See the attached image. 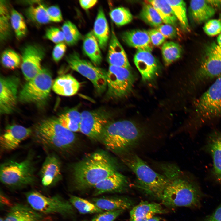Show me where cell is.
I'll return each instance as SVG.
<instances>
[{
  "mask_svg": "<svg viewBox=\"0 0 221 221\" xmlns=\"http://www.w3.org/2000/svg\"><path fill=\"white\" fill-rule=\"evenodd\" d=\"M165 176L168 180L161 200L169 207H199L203 194L195 184L179 178V171L176 168L167 166Z\"/></svg>",
  "mask_w": 221,
  "mask_h": 221,
  "instance_id": "1",
  "label": "cell"
},
{
  "mask_svg": "<svg viewBox=\"0 0 221 221\" xmlns=\"http://www.w3.org/2000/svg\"><path fill=\"white\" fill-rule=\"evenodd\" d=\"M116 171L115 165L107 155L103 152L94 153L74 166V183L79 190L94 188L100 181Z\"/></svg>",
  "mask_w": 221,
  "mask_h": 221,
  "instance_id": "2",
  "label": "cell"
},
{
  "mask_svg": "<svg viewBox=\"0 0 221 221\" xmlns=\"http://www.w3.org/2000/svg\"><path fill=\"white\" fill-rule=\"evenodd\" d=\"M144 133L140 127L130 121L110 122L103 129L99 139L108 149L121 153L137 145Z\"/></svg>",
  "mask_w": 221,
  "mask_h": 221,
  "instance_id": "3",
  "label": "cell"
},
{
  "mask_svg": "<svg viewBox=\"0 0 221 221\" xmlns=\"http://www.w3.org/2000/svg\"><path fill=\"white\" fill-rule=\"evenodd\" d=\"M34 137L44 146L59 152L66 151L74 144L76 138L73 132L62 126L57 119L42 120L36 125Z\"/></svg>",
  "mask_w": 221,
  "mask_h": 221,
  "instance_id": "4",
  "label": "cell"
},
{
  "mask_svg": "<svg viewBox=\"0 0 221 221\" xmlns=\"http://www.w3.org/2000/svg\"><path fill=\"white\" fill-rule=\"evenodd\" d=\"M126 160L136 175L138 187L146 194L161 200L167 178L154 171L136 155H131Z\"/></svg>",
  "mask_w": 221,
  "mask_h": 221,
  "instance_id": "5",
  "label": "cell"
},
{
  "mask_svg": "<svg viewBox=\"0 0 221 221\" xmlns=\"http://www.w3.org/2000/svg\"><path fill=\"white\" fill-rule=\"evenodd\" d=\"M0 180L6 186L19 188L34 184L36 182L33 160L28 157L20 161L9 160L0 166Z\"/></svg>",
  "mask_w": 221,
  "mask_h": 221,
  "instance_id": "6",
  "label": "cell"
},
{
  "mask_svg": "<svg viewBox=\"0 0 221 221\" xmlns=\"http://www.w3.org/2000/svg\"><path fill=\"white\" fill-rule=\"evenodd\" d=\"M25 195L29 205L41 214H59L64 216L74 214V207L70 202L59 195L48 196L36 191L27 192Z\"/></svg>",
  "mask_w": 221,
  "mask_h": 221,
  "instance_id": "7",
  "label": "cell"
},
{
  "mask_svg": "<svg viewBox=\"0 0 221 221\" xmlns=\"http://www.w3.org/2000/svg\"><path fill=\"white\" fill-rule=\"evenodd\" d=\"M52 84L49 71L42 68L36 76L28 81L23 87L19 95V99L24 103H43L48 98Z\"/></svg>",
  "mask_w": 221,
  "mask_h": 221,
  "instance_id": "8",
  "label": "cell"
},
{
  "mask_svg": "<svg viewBox=\"0 0 221 221\" xmlns=\"http://www.w3.org/2000/svg\"><path fill=\"white\" fill-rule=\"evenodd\" d=\"M134 81L130 69L109 65L107 73V96L114 100L125 97L131 92Z\"/></svg>",
  "mask_w": 221,
  "mask_h": 221,
  "instance_id": "9",
  "label": "cell"
},
{
  "mask_svg": "<svg viewBox=\"0 0 221 221\" xmlns=\"http://www.w3.org/2000/svg\"><path fill=\"white\" fill-rule=\"evenodd\" d=\"M69 66L90 81L99 93L107 88V72L90 62L81 58L76 52L69 54L66 58Z\"/></svg>",
  "mask_w": 221,
  "mask_h": 221,
  "instance_id": "10",
  "label": "cell"
},
{
  "mask_svg": "<svg viewBox=\"0 0 221 221\" xmlns=\"http://www.w3.org/2000/svg\"><path fill=\"white\" fill-rule=\"evenodd\" d=\"M196 111L202 118L210 119L221 115V75L195 103Z\"/></svg>",
  "mask_w": 221,
  "mask_h": 221,
  "instance_id": "11",
  "label": "cell"
},
{
  "mask_svg": "<svg viewBox=\"0 0 221 221\" xmlns=\"http://www.w3.org/2000/svg\"><path fill=\"white\" fill-rule=\"evenodd\" d=\"M110 119V115L103 110L83 111L81 113L79 132L92 139H99Z\"/></svg>",
  "mask_w": 221,
  "mask_h": 221,
  "instance_id": "12",
  "label": "cell"
},
{
  "mask_svg": "<svg viewBox=\"0 0 221 221\" xmlns=\"http://www.w3.org/2000/svg\"><path fill=\"white\" fill-rule=\"evenodd\" d=\"M45 55L44 49L37 45H27L22 49L21 68L27 81L34 78L41 70V62Z\"/></svg>",
  "mask_w": 221,
  "mask_h": 221,
  "instance_id": "13",
  "label": "cell"
},
{
  "mask_svg": "<svg viewBox=\"0 0 221 221\" xmlns=\"http://www.w3.org/2000/svg\"><path fill=\"white\" fill-rule=\"evenodd\" d=\"M19 79L14 76L0 78V110L2 114L12 112L16 105Z\"/></svg>",
  "mask_w": 221,
  "mask_h": 221,
  "instance_id": "14",
  "label": "cell"
},
{
  "mask_svg": "<svg viewBox=\"0 0 221 221\" xmlns=\"http://www.w3.org/2000/svg\"><path fill=\"white\" fill-rule=\"evenodd\" d=\"M198 72L200 79L215 77L221 75V49L214 43L207 48Z\"/></svg>",
  "mask_w": 221,
  "mask_h": 221,
  "instance_id": "15",
  "label": "cell"
},
{
  "mask_svg": "<svg viewBox=\"0 0 221 221\" xmlns=\"http://www.w3.org/2000/svg\"><path fill=\"white\" fill-rule=\"evenodd\" d=\"M32 133L29 128L17 124L9 125L1 135V148L5 151L14 150Z\"/></svg>",
  "mask_w": 221,
  "mask_h": 221,
  "instance_id": "16",
  "label": "cell"
},
{
  "mask_svg": "<svg viewBox=\"0 0 221 221\" xmlns=\"http://www.w3.org/2000/svg\"><path fill=\"white\" fill-rule=\"evenodd\" d=\"M134 60L144 81L149 82L157 76L159 69L158 65L150 52L137 50Z\"/></svg>",
  "mask_w": 221,
  "mask_h": 221,
  "instance_id": "17",
  "label": "cell"
},
{
  "mask_svg": "<svg viewBox=\"0 0 221 221\" xmlns=\"http://www.w3.org/2000/svg\"><path fill=\"white\" fill-rule=\"evenodd\" d=\"M42 184L48 187L56 184L62 177L60 161L56 155H48L44 162L40 171Z\"/></svg>",
  "mask_w": 221,
  "mask_h": 221,
  "instance_id": "18",
  "label": "cell"
},
{
  "mask_svg": "<svg viewBox=\"0 0 221 221\" xmlns=\"http://www.w3.org/2000/svg\"><path fill=\"white\" fill-rule=\"evenodd\" d=\"M128 181L123 175L116 171L98 183L94 187V195L107 193L123 192L127 186Z\"/></svg>",
  "mask_w": 221,
  "mask_h": 221,
  "instance_id": "19",
  "label": "cell"
},
{
  "mask_svg": "<svg viewBox=\"0 0 221 221\" xmlns=\"http://www.w3.org/2000/svg\"><path fill=\"white\" fill-rule=\"evenodd\" d=\"M110 65L130 69L126 54L118 40L113 27L109 43L107 57Z\"/></svg>",
  "mask_w": 221,
  "mask_h": 221,
  "instance_id": "20",
  "label": "cell"
},
{
  "mask_svg": "<svg viewBox=\"0 0 221 221\" xmlns=\"http://www.w3.org/2000/svg\"><path fill=\"white\" fill-rule=\"evenodd\" d=\"M42 214L29 205L17 203L10 208L4 221H43Z\"/></svg>",
  "mask_w": 221,
  "mask_h": 221,
  "instance_id": "21",
  "label": "cell"
},
{
  "mask_svg": "<svg viewBox=\"0 0 221 221\" xmlns=\"http://www.w3.org/2000/svg\"><path fill=\"white\" fill-rule=\"evenodd\" d=\"M123 41L128 45L138 50L151 52L153 45L148 32L144 30L134 29L126 31L121 35Z\"/></svg>",
  "mask_w": 221,
  "mask_h": 221,
  "instance_id": "22",
  "label": "cell"
},
{
  "mask_svg": "<svg viewBox=\"0 0 221 221\" xmlns=\"http://www.w3.org/2000/svg\"><path fill=\"white\" fill-rule=\"evenodd\" d=\"M165 211L159 204L142 201L130 210V221H148L157 214L164 213Z\"/></svg>",
  "mask_w": 221,
  "mask_h": 221,
  "instance_id": "23",
  "label": "cell"
},
{
  "mask_svg": "<svg viewBox=\"0 0 221 221\" xmlns=\"http://www.w3.org/2000/svg\"><path fill=\"white\" fill-rule=\"evenodd\" d=\"M80 87L79 82L70 74L57 77L52 84V89L57 94L69 96L76 94Z\"/></svg>",
  "mask_w": 221,
  "mask_h": 221,
  "instance_id": "24",
  "label": "cell"
},
{
  "mask_svg": "<svg viewBox=\"0 0 221 221\" xmlns=\"http://www.w3.org/2000/svg\"><path fill=\"white\" fill-rule=\"evenodd\" d=\"M91 202L100 209L106 211H125L130 208L133 204L130 199L121 197L95 198L92 199Z\"/></svg>",
  "mask_w": 221,
  "mask_h": 221,
  "instance_id": "25",
  "label": "cell"
},
{
  "mask_svg": "<svg viewBox=\"0 0 221 221\" xmlns=\"http://www.w3.org/2000/svg\"><path fill=\"white\" fill-rule=\"evenodd\" d=\"M190 13L192 21L195 24H199L211 17L215 14V10L206 0H191Z\"/></svg>",
  "mask_w": 221,
  "mask_h": 221,
  "instance_id": "26",
  "label": "cell"
},
{
  "mask_svg": "<svg viewBox=\"0 0 221 221\" xmlns=\"http://www.w3.org/2000/svg\"><path fill=\"white\" fill-rule=\"evenodd\" d=\"M100 48H106L110 36L109 29L107 19L103 9L99 8L95 21L93 31Z\"/></svg>",
  "mask_w": 221,
  "mask_h": 221,
  "instance_id": "27",
  "label": "cell"
},
{
  "mask_svg": "<svg viewBox=\"0 0 221 221\" xmlns=\"http://www.w3.org/2000/svg\"><path fill=\"white\" fill-rule=\"evenodd\" d=\"M83 49L92 63L96 66L100 64L102 57L98 42L93 31L88 32L84 36Z\"/></svg>",
  "mask_w": 221,
  "mask_h": 221,
  "instance_id": "28",
  "label": "cell"
},
{
  "mask_svg": "<svg viewBox=\"0 0 221 221\" xmlns=\"http://www.w3.org/2000/svg\"><path fill=\"white\" fill-rule=\"evenodd\" d=\"M208 145L213 158L214 175L216 180L221 183V133L212 135Z\"/></svg>",
  "mask_w": 221,
  "mask_h": 221,
  "instance_id": "29",
  "label": "cell"
},
{
  "mask_svg": "<svg viewBox=\"0 0 221 221\" xmlns=\"http://www.w3.org/2000/svg\"><path fill=\"white\" fill-rule=\"evenodd\" d=\"M147 2L156 9L165 24L173 26L176 25L177 20L167 0H152Z\"/></svg>",
  "mask_w": 221,
  "mask_h": 221,
  "instance_id": "30",
  "label": "cell"
},
{
  "mask_svg": "<svg viewBox=\"0 0 221 221\" xmlns=\"http://www.w3.org/2000/svg\"><path fill=\"white\" fill-rule=\"evenodd\" d=\"M57 119L66 129L74 133L79 132L81 113L76 109H71L61 114Z\"/></svg>",
  "mask_w": 221,
  "mask_h": 221,
  "instance_id": "31",
  "label": "cell"
},
{
  "mask_svg": "<svg viewBox=\"0 0 221 221\" xmlns=\"http://www.w3.org/2000/svg\"><path fill=\"white\" fill-rule=\"evenodd\" d=\"M47 8L44 5L41 4L37 5H31L25 10L27 17L32 21L43 24L50 22Z\"/></svg>",
  "mask_w": 221,
  "mask_h": 221,
  "instance_id": "32",
  "label": "cell"
},
{
  "mask_svg": "<svg viewBox=\"0 0 221 221\" xmlns=\"http://www.w3.org/2000/svg\"><path fill=\"white\" fill-rule=\"evenodd\" d=\"M10 13L4 0L0 1V39L4 41L9 37L10 33Z\"/></svg>",
  "mask_w": 221,
  "mask_h": 221,
  "instance_id": "33",
  "label": "cell"
},
{
  "mask_svg": "<svg viewBox=\"0 0 221 221\" xmlns=\"http://www.w3.org/2000/svg\"><path fill=\"white\" fill-rule=\"evenodd\" d=\"M161 52L165 63L168 66L181 57L182 50L178 44L173 41H168L162 45Z\"/></svg>",
  "mask_w": 221,
  "mask_h": 221,
  "instance_id": "34",
  "label": "cell"
},
{
  "mask_svg": "<svg viewBox=\"0 0 221 221\" xmlns=\"http://www.w3.org/2000/svg\"><path fill=\"white\" fill-rule=\"evenodd\" d=\"M69 201L81 214H98L103 211L92 202L74 195L70 196Z\"/></svg>",
  "mask_w": 221,
  "mask_h": 221,
  "instance_id": "35",
  "label": "cell"
},
{
  "mask_svg": "<svg viewBox=\"0 0 221 221\" xmlns=\"http://www.w3.org/2000/svg\"><path fill=\"white\" fill-rule=\"evenodd\" d=\"M139 16L141 19L153 27L157 28L163 22L157 10L148 2L143 6Z\"/></svg>",
  "mask_w": 221,
  "mask_h": 221,
  "instance_id": "36",
  "label": "cell"
},
{
  "mask_svg": "<svg viewBox=\"0 0 221 221\" xmlns=\"http://www.w3.org/2000/svg\"><path fill=\"white\" fill-rule=\"evenodd\" d=\"M64 36V41L69 46L76 44L83 38L76 26L70 21H65L61 27Z\"/></svg>",
  "mask_w": 221,
  "mask_h": 221,
  "instance_id": "37",
  "label": "cell"
},
{
  "mask_svg": "<svg viewBox=\"0 0 221 221\" xmlns=\"http://www.w3.org/2000/svg\"><path fill=\"white\" fill-rule=\"evenodd\" d=\"M167 1L170 5L175 17L182 27L184 29L188 30L189 25L185 2L182 0H167Z\"/></svg>",
  "mask_w": 221,
  "mask_h": 221,
  "instance_id": "38",
  "label": "cell"
},
{
  "mask_svg": "<svg viewBox=\"0 0 221 221\" xmlns=\"http://www.w3.org/2000/svg\"><path fill=\"white\" fill-rule=\"evenodd\" d=\"M10 22L17 38H21L25 35L27 29L23 17L20 13L14 9L11 10L10 13Z\"/></svg>",
  "mask_w": 221,
  "mask_h": 221,
  "instance_id": "39",
  "label": "cell"
},
{
  "mask_svg": "<svg viewBox=\"0 0 221 221\" xmlns=\"http://www.w3.org/2000/svg\"><path fill=\"white\" fill-rule=\"evenodd\" d=\"M109 15L113 22L118 26H122L130 23L133 19L132 15L127 8L120 7L112 10Z\"/></svg>",
  "mask_w": 221,
  "mask_h": 221,
  "instance_id": "40",
  "label": "cell"
},
{
  "mask_svg": "<svg viewBox=\"0 0 221 221\" xmlns=\"http://www.w3.org/2000/svg\"><path fill=\"white\" fill-rule=\"evenodd\" d=\"M21 57L13 50L7 49L4 50L1 56V62L5 68L14 69L19 65Z\"/></svg>",
  "mask_w": 221,
  "mask_h": 221,
  "instance_id": "41",
  "label": "cell"
},
{
  "mask_svg": "<svg viewBox=\"0 0 221 221\" xmlns=\"http://www.w3.org/2000/svg\"><path fill=\"white\" fill-rule=\"evenodd\" d=\"M45 37L56 44L62 42L64 40V34L62 30L54 27H50L47 29Z\"/></svg>",
  "mask_w": 221,
  "mask_h": 221,
  "instance_id": "42",
  "label": "cell"
},
{
  "mask_svg": "<svg viewBox=\"0 0 221 221\" xmlns=\"http://www.w3.org/2000/svg\"><path fill=\"white\" fill-rule=\"evenodd\" d=\"M203 29L209 36L216 35L221 32V21L218 19L210 20L205 24Z\"/></svg>",
  "mask_w": 221,
  "mask_h": 221,
  "instance_id": "43",
  "label": "cell"
},
{
  "mask_svg": "<svg viewBox=\"0 0 221 221\" xmlns=\"http://www.w3.org/2000/svg\"><path fill=\"white\" fill-rule=\"evenodd\" d=\"M124 211L119 210L107 211L98 213L91 221H113L122 214Z\"/></svg>",
  "mask_w": 221,
  "mask_h": 221,
  "instance_id": "44",
  "label": "cell"
},
{
  "mask_svg": "<svg viewBox=\"0 0 221 221\" xmlns=\"http://www.w3.org/2000/svg\"><path fill=\"white\" fill-rule=\"evenodd\" d=\"M156 29L165 38L173 39L176 36L177 31L173 26L168 24L161 25Z\"/></svg>",
  "mask_w": 221,
  "mask_h": 221,
  "instance_id": "45",
  "label": "cell"
},
{
  "mask_svg": "<svg viewBox=\"0 0 221 221\" xmlns=\"http://www.w3.org/2000/svg\"><path fill=\"white\" fill-rule=\"evenodd\" d=\"M47 14L50 21L60 22L63 17L61 10L57 5H52L47 8Z\"/></svg>",
  "mask_w": 221,
  "mask_h": 221,
  "instance_id": "46",
  "label": "cell"
},
{
  "mask_svg": "<svg viewBox=\"0 0 221 221\" xmlns=\"http://www.w3.org/2000/svg\"><path fill=\"white\" fill-rule=\"evenodd\" d=\"M148 32L153 45L159 46L165 41V38L156 29H151Z\"/></svg>",
  "mask_w": 221,
  "mask_h": 221,
  "instance_id": "47",
  "label": "cell"
},
{
  "mask_svg": "<svg viewBox=\"0 0 221 221\" xmlns=\"http://www.w3.org/2000/svg\"><path fill=\"white\" fill-rule=\"evenodd\" d=\"M66 45L63 42L57 44L54 47L52 52V57L56 62L59 61L64 56L66 50Z\"/></svg>",
  "mask_w": 221,
  "mask_h": 221,
  "instance_id": "48",
  "label": "cell"
},
{
  "mask_svg": "<svg viewBox=\"0 0 221 221\" xmlns=\"http://www.w3.org/2000/svg\"><path fill=\"white\" fill-rule=\"evenodd\" d=\"M201 221H221V204L211 214Z\"/></svg>",
  "mask_w": 221,
  "mask_h": 221,
  "instance_id": "49",
  "label": "cell"
},
{
  "mask_svg": "<svg viewBox=\"0 0 221 221\" xmlns=\"http://www.w3.org/2000/svg\"><path fill=\"white\" fill-rule=\"evenodd\" d=\"M81 7L83 9L87 10L93 6L98 2L96 0H80L79 1Z\"/></svg>",
  "mask_w": 221,
  "mask_h": 221,
  "instance_id": "50",
  "label": "cell"
},
{
  "mask_svg": "<svg viewBox=\"0 0 221 221\" xmlns=\"http://www.w3.org/2000/svg\"><path fill=\"white\" fill-rule=\"evenodd\" d=\"M208 4L215 10V9H221V0H206Z\"/></svg>",
  "mask_w": 221,
  "mask_h": 221,
  "instance_id": "51",
  "label": "cell"
},
{
  "mask_svg": "<svg viewBox=\"0 0 221 221\" xmlns=\"http://www.w3.org/2000/svg\"><path fill=\"white\" fill-rule=\"evenodd\" d=\"M217 41L218 45L221 47V33L218 36L217 39Z\"/></svg>",
  "mask_w": 221,
  "mask_h": 221,
  "instance_id": "52",
  "label": "cell"
},
{
  "mask_svg": "<svg viewBox=\"0 0 221 221\" xmlns=\"http://www.w3.org/2000/svg\"><path fill=\"white\" fill-rule=\"evenodd\" d=\"M148 221H160L159 218L157 217L154 216Z\"/></svg>",
  "mask_w": 221,
  "mask_h": 221,
  "instance_id": "53",
  "label": "cell"
}]
</instances>
